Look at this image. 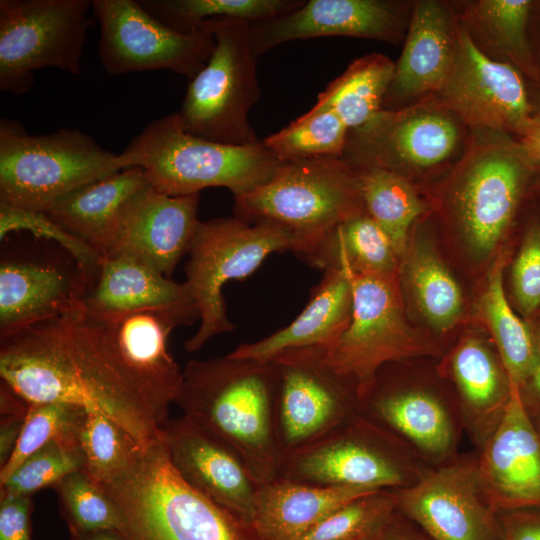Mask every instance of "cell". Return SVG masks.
<instances>
[{"mask_svg":"<svg viewBox=\"0 0 540 540\" xmlns=\"http://www.w3.org/2000/svg\"><path fill=\"white\" fill-rule=\"evenodd\" d=\"M0 376L31 403H66L110 418L142 447L161 423L113 354L100 319L79 306L2 336Z\"/></svg>","mask_w":540,"mask_h":540,"instance_id":"cell-1","label":"cell"},{"mask_svg":"<svg viewBox=\"0 0 540 540\" xmlns=\"http://www.w3.org/2000/svg\"><path fill=\"white\" fill-rule=\"evenodd\" d=\"M276 363L227 354L189 360L176 404L245 462L259 484L280 475L283 455L276 428Z\"/></svg>","mask_w":540,"mask_h":540,"instance_id":"cell-2","label":"cell"},{"mask_svg":"<svg viewBox=\"0 0 540 540\" xmlns=\"http://www.w3.org/2000/svg\"><path fill=\"white\" fill-rule=\"evenodd\" d=\"M539 173L513 136L474 133L438 194L443 216L472 257L485 260L502 251Z\"/></svg>","mask_w":540,"mask_h":540,"instance_id":"cell-3","label":"cell"},{"mask_svg":"<svg viewBox=\"0 0 540 540\" xmlns=\"http://www.w3.org/2000/svg\"><path fill=\"white\" fill-rule=\"evenodd\" d=\"M99 485L118 509L123 540H261L251 523L177 473L161 431L129 468Z\"/></svg>","mask_w":540,"mask_h":540,"instance_id":"cell-4","label":"cell"},{"mask_svg":"<svg viewBox=\"0 0 540 540\" xmlns=\"http://www.w3.org/2000/svg\"><path fill=\"white\" fill-rule=\"evenodd\" d=\"M119 157L124 169L142 168L149 185L171 196L209 187L242 196L270 181L281 164L263 142L236 146L194 136L184 130L177 112L147 124Z\"/></svg>","mask_w":540,"mask_h":540,"instance_id":"cell-5","label":"cell"},{"mask_svg":"<svg viewBox=\"0 0 540 540\" xmlns=\"http://www.w3.org/2000/svg\"><path fill=\"white\" fill-rule=\"evenodd\" d=\"M123 169L119 154L80 130L32 135L0 120V203L46 213L74 190Z\"/></svg>","mask_w":540,"mask_h":540,"instance_id":"cell-6","label":"cell"},{"mask_svg":"<svg viewBox=\"0 0 540 540\" xmlns=\"http://www.w3.org/2000/svg\"><path fill=\"white\" fill-rule=\"evenodd\" d=\"M473 139L474 133L434 95L398 109H382L349 130L341 158L354 169H384L416 186V179L445 177Z\"/></svg>","mask_w":540,"mask_h":540,"instance_id":"cell-7","label":"cell"},{"mask_svg":"<svg viewBox=\"0 0 540 540\" xmlns=\"http://www.w3.org/2000/svg\"><path fill=\"white\" fill-rule=\"evenodd\" d=\"M304 240L288 228L269 221L248 223L237 217L200 221L185 264L188 288L200 314V326L185 342L196 352L212 337L230 332L235 324L226 313L223 287L244 280L273 253L295 255Z\"/></svg>","mask_w":540,"mask_h":540,"instance_id":"cell-8","label":"cell"},{"mask_svg":"<svg viewBox=\"0 0 540 540\" xmlns=\"http://www.w3.org/2000/svg\"><path fill=\"white\" fill-rule=\"evenodd\" d=\"M414 359L383 365L360 394L358 413L403 441L427 465L439 466L460 453L464 427L438 366L414 368Z\"/></svg>","mask_w":540,"mask_h":540,"instance_id":"cell-9","label":"cell"},{"mask_svg":"<svg viewBox=\"0 0 540 540\" xmlns=\"http://www.w3.org/2000/svg\"><path fill=\"white\" fill-rule=\"evenodd\" d=\"M199 25L213 34L215 48L206 65L189 80L177 112L182 127L215 143L260 144L262 140L257 138L248 120L250 109L261 95L249 23L216 18Z\"/></svg>","mask_w":540,"mask_h":540,"instance_id":"cell-10","label":"cell"},{"mask_svg":"<svg viewBox=\"0 0 540 540\" xmlns=\"http://www.w3.org/2000/svg\"><path fill=\"white\" fill-rule=\"evenodd\" d=\"M234 199L235 217L280 224L304 246L365 211L355 170L337 156L281 161L270 181Z\"/></svg>","mask_w":540,"mask_h":540,"instance_id":"cell-11","label":"cell"},{"mask_svg":"<svg viewBox=\"0 0 540 540\" xmlns=\"http://www.w3.org/2000/svg\"><path fill=\"white\" fill-rule=\"evenodd\" d=\"M430 466L395 435L359 413L283 457L279 478L372 490L414 485Z\"/></svg>","mask_w":540,"mask_h":540,"instance_id":"cell-12","label":"cell"},{"mask_svg":"<svg viewBox=\"0 0 540 540\" xmlns=\"http://www.w3.org/2000/svg\"><path fill=\"white\" fill-rule=\"evenodd\" d=\"M345 273L352 287L350 322L334 342L316 348L329 365L356 380L360 394L387 363L442 355L407 323L398 275Z\"/></svg>","mask_w":540,"mask_h":540,"instance_id":"cell-13","label":"cell"},{"mask_svg":"<svg viewBox=\"0 0 540 540\" xmlns=\"http://www.w3.org/2000/svg\"><path fill=\"white\" fill-rule=\"evenodd\" d=\"M90 0L0 1V91H30L36 70L52 67L73 76L89 28Z\"/></svg>","mask_w":540,"mask_h":540,"instance_id":"cell-14","label":"cell"},{"mask_svg":"<svg viewBox=\"0 0 540 540\" xmlns=\"http://www.w3.org/2000/svg\"><path fill=\"white\" fill-rule=\"evenodd\" d=\"M92 12L100 25V62L112 76L169 70L191 80L215 48L204 26L174 30L136 0H92Z\"/></svg>","mask_w":540,"mask_h":540,"instance_id":"cell-15","label":"cell"},{"mask_svg":"<svg viewBox=\"0 0 540 540\" xmlns=\"http://www.w3.org/2000/svg\"><path fill=\"white\" fill-rule=\"evenodd\" d=\"M273 361L279 376L276 428L283 457L358 414V383L329 365L318 348L287 350Z\"/></svg>","mask_w":540,"mask_h":540,"instance_id":"cell-16","label":"cell"},{"mask_svg":"<svg viewBox=\"0 0 540 540\" xmlns=\"http://www.w3.org/2000/svg\"><path fill=\"white\" fill-rule=\"evenodd\" d=\"M397 509L433 540H504L478 473V451L430 466L412 486L393 490Z\"/></svg>","mask_w":540,"mask_h":540,"instance_id":"cell-17","label":"cell"},{"mask_svg":"<svg viewBox=\"0 0 540 540\" xmlns=\"http://www.w3.org/2000/svg\"><path fill=\"white\" fill-rule=\"evenodd\" d=\"M435 96L473 133L515 137L535 111L525 77L480 51L459 20L454 64Z\"/></svg>","mask_w":540,"mask_h":540,"instance_id":"cell-18","label":"cell"},{"mask_svg":"<svg viewBox=\"0 0 540 540\" xmlns=\"http://www.w3.org/2000/svg\"><path fill=\"white\" fill-rule=\"evenodd\" d=\"M413 2L396 0H309L281 17L249 24L254 56L293 40L347 36L399 45Z\"/></svg>","mask_w":540,"mask_h":540,"instance_id":"cell-19","label":"cell"},{"mask_svg":"<svg viewBox=\"0 0 540 540\" xmlns=\"http://www.w3.org/2000/svg\"><path fill=\"white\" fill-rule=\"evenodd\" d=\"M172 466L192 487L251 523L261 484L227 443L182 415L161 427Z\"/></svg>","mask_w":540,"mask_h":540,"instance_id":"cell-20","label":"cell"},{"mask_svg":"<svg viewBox=\"0 0 540 540\" xmlns=\"http://www.w3.org/2000/svg\"><path fill=\"white\" fill-rule=\"evenodd\" d=\"M97 317L114 355L163 426L183 379V370L168 350L169 335L180 323L155 310Z\"/></svg>","mask_w":540,"mask_h":540,"instance_id":"cell-21","label":"cell"},{"mask_svg":"<svg viewBox=\"0 0 540 540\" xmlns=\"http://www.w3.org/2000/svg\"><path fill=\"white\" fill-rule=\"evenodd\" d=\"M458 35L454 6L438 0L413 2L402 53L382 109H398L437 95L452 70Z\"/></svg>","mask_w":540,"mask_h":540,"instance_id":"cell-22","label":"cell"},{"mask_svg":"<svg viewBox=\"0 0 540 540\" xmlns=\"http://www.w3.org/2000/svg\"><path fill=\"white\" fill-rule=\"evenodd\" d=\"M199 195L171 196L148 184L127 204L107 256H128L171 278L200 222Z\"/></svg>","mask_w":540,"mask_h":540,"instance_id":"cell-23","label":"cell"},{"mask_svg":"<svg viewBox=\"0 0 540 540\" xmlns=\"http://www.w3.org/2000/svg\"><path fill=\"white\" fill-rule=\"evenodd\" d=\"M477 451L480 481L497 511L540 507V433L516 386L502 421Z\"/></svg>","mask_w":540,"mask_h":540,"instance_id":"cell-24","label":"cell"},{"mask_svg":"<svg viewBox=\"0 0 540 540\" xmlns=\"http://www.w3.org/2000/svg\"><path fill=\"white\" fill-rule=\"evenodd\" d=\"M455 395L464 433L481 450L502 421L515 386L494 345L462 338L438 365Z\"/></svg>","mask_w":540,"mask_h":540,"instance_id":"cell-25","label":"cell"},{"mask_svg":"<svg viewBox=\"0 0 540 540\" xmlns=\"http://www.w3.org/2000/svg\"><path fill=\"white\" fill-rule=\"evenodd\" d=\"M78 306L97 316L162 311L174 316L181 326L200 320L184 282H176L124 255L101 256Z\"/></svg>","mask_w":540,"mask_h":540,"instance_id":"cell-26","label":"cell"},{"mask_svg":"<svg viewBox=\"0 0 540 540\" xmlns=\"http://www.w3.org/2000/svg\"><path fill=\"white\" fill-rule=\"evenodd\" d=\"M85 286L80 269L68 272L52 264L2 260L0 337L75 308Z\"/></svg>","mask_w":540,"mask_h":540,"instance_id":"cell-27","label":"cell"},{"mask_svg":"<svg viewBox=\"0 0 540 540\" xmlns=\"http://www.w3.org/2000/svg\"><path fill=\"white\" fill-rule=\"evenodd\" d=\"M148 184L142 168L129 167L74 190L45 214L107 256L114 248L127 204Z\"/></svg>","mask_w":540,"mask_h":540,"instance_id":"cell-28","label":"cell"},{"mask_svg":"<svg viewBox=\"0 0 540 540\" xmlns=\"http://www.w3.org/2000/svg\"><path fill=\"white\" fill-rule=\"evenodd\" d=\"M352 314V287L345 272H324L301 313L288 325L255 342L242 343L231 354L260 362L300 348L325 347L345 330Z\"/></svg>","mask_w":540,"mask_h":540,"instance_id":"cell-29","label":"cell"},{"mask_svg":"<svg viewBox=\"0 0 540 540\" xmlns=\"http://www.w3.org/2000/svg\"><path fill=\"white\" fill-rule=\"evenodd\" d=\"M374 491L277 478L260 485L251 524L261 540H299L338 507Z\"/></svg>","mask_w":540,"mask_h":540,"instance_id":"cell-30","label":"cell"},{"mask_svg":"<svg viewBox=\"0 0 540 540\" xmlns=\"http://www.w3.org/2000/svg\"><path fill=\"white\" fill-rule=\"evenodd\" d=\"M533 6L529 0H475L454 9L480 51L513 66L535 84L540 81V63L528 37Z\"/></svg>","mask_w":540,"mask_h":540,"instance_id":"cell-31","label":"cell"},{"mask_svg":"<svg viewBox=\"0 0 540 540\" xmlns=\"http://www.w3.org/2000/svg\"><path fill=\"white\" fill-rule=\"evenodd\" d=\"M296 255L324 272L396 276L400 263L390 238L366 211L318 236Z\"/></svg>","mask_w":540,"mask_h":540,"instance_id":"cell-32","label":"cell"},{"mask_svg":"<svg viewBox=\"0 0 540 540\" xmlns=\"http://www.w3.org/2000/svg\"><path fill=\"white\" fill-rule=\"evenodd\" d=\"M398 271L405 292L425 321L436 331L450 330L463 311V296L430 243L409 241Z\"/></svg>","mask_w":540,"mask_h":540,"instance_id":"cell-33","label":"cell"},{"mask_svg":"<svg viewBox=\"0 0 540 540\" xmlns=\"http://www.w3.org/2000/svg\"><path fill=\"white\" fill-rule=\"evenodd\" d=\"M509 255L508 250H502L493 263L480 311L512 384L519 388L532 371L537 343L531 324L516 313L504 291L503 272Z\"/></svg>","mask_w":540,"mask_h":540,"instance_id":"cell-34","label":"cell"},{"mask_svg":"<svg viewBox=\"0 0 540 540\" xmlns=\"http://www.w3.org/2000/svg\"><path fill=\"white\" fill-rule=\"evenodd\" d=\"M395 71V62L381 53L355 59L318 97L311 112L331 111L349 130L382 110Z\"/></svg>","mask_w":540,"mask_h":540,"instance_id":"cell-35","label":"cell"},{"mask_svg":"<svg viewBox=\"0 0 540 540\" xmlns=\"http://www.w3.org/2000/svg\"><path fill=\"white\" fill-rule=\"evenodd\" d=\"M354 170L366 213L388 235L400 260L413 225L428 210L426 201L416 186L396 173L380 168Z\"/></svg>","mask_w":540,"mask_h":540,"instance_id":"cell-36","label":"cell"},{"mask_svg":"<svg viewBox=\"0 0 540 540\" xmlns=\"http://www.w3.org/2000/svg\"><path fill=\"white\" fill-rule=\"evenodd\" d=\"M303 0H139L156 19L180 32L195 30L209 19L228 18L249 24L288 14Z\"/></svg>","mask_w":540,"mask_h":540,"instance_id":"cell-37","label":"cell"},{"mask_svg":"<svg viewBox=\"0 0 540 540\" xmlns=\"http://www.w3.org/2000/svg\"><path fill=\"white\" fill-rule=\"evenodd\" d=\"M78 444L83 457L82 470L98 484L129 468L144 449L116 422L88 410L79 428Z\"/></svg>","mask_w":540,"mask_h":540,"instance_id":"cell-38","label":"cell"},{"mask_svg":"<svg viewBox=\"0 0 540 540\" xmlns=\"http://www.w3.org/2000/svg\"><path fill=\"white\" fill-rule=\"evenodd\" d=\"M348 132V127L335 113L308 111L262 142L281 161L341 157Z\"/></svg>","mask_w":540,"mask_h":540,"instance_id":"cell-39","label":"cell"},{"mask_svg":"<svg viewBox=\"0 0 540 540\" xmlns=\"http://www.w3.org/2000/svg\"><path fill=\"white\" fill-rule=\"evenodd\" d=\"M53 488L70 535L100 530L118 531L121 520L115 503L83 470L70 473Z\"/></svg>","mask_w":540,"mask_h":540,"instance_id":"cell-40","label":"cell"},{"mask_svg":"<svg viewBox=\"0 0 540 540\" xmlns=\"http://www.w3.org/2000/svg\"><path fill=\"white\" fill-rule=\"evenodd\" d=\"M397 509L393 490H378L338 507L299 540H369Z\"/></svg>","mask_w":540,"mask_h":540,"instance_id":"cell-41","label":"cell"},{"mask_svg":"<svg viewBox=\"0 0 540 540\" xmlns=\"http://www.w3.org/2000/svg\"><path fill=\"white\" fill-rule=\"evenodd\" d=\"M83 469L78 439L52 440L29 455L0 483V496H32L54 487L65 476Z\"/></svg>","mask_w":540,"mask_h":540,"instance_id":"cell-42","label":"cell"},{"mask_svg":"<svg viewBox=\"0 0 540 540\" xmlns=\"http://www.w3.org/2000/svg\"><path fill=\"white\" fill-rule=\"evenodd\" d=\"M86 409L66 403H31L8 462L0 468V483L33 452L52 440L78 439Z\"/></svg>","mask_w":540,"mask_h":540,"instance_id":"cell-43","label":"cell"},{"mask_svg":"<svg viewBox=\"0 0 540 540\" xmlns=\"http://www.w3.org/2000/svg\"><path fill=\"white\" fill-rule=\"evenodd\" d=\"M523 221L510 287L516 311L529 322L540 312V206L530 208Z\"/></svg>","mask_w":540,"mask_h":540,"instance_id":"cell-44","label":"cell"},{"mask_svg":"<svg viewBox=\"0 0 540 540\" xmlns=\"http://www.w3.org/2000/svg\"><path fill=\"white\" fill-rule=\"evenodd\" d=\"M25 230L62 246L74 259L88 282L96 273L101 255L43 212L0 203V239L8 233Z\"/></svg>","mask_w":540,"mask_h":540,"instance_id":"cell-45","label":"cell"},{"mask_svg":"<svg viewBox=\"0 0 540 540\" xmlns=\"http://www.w3.org/2000/svg\"><path fill=\"white\" fill-rule=\"evenodd\" d=\"M32 496H0V540H31Z\"/></svg>","mask_w":540,"mask_h":540,"instance_id":"cell-46","label":"cell"},{"mask_svg":"<svg viewBox=\"0 0 540 540\" xmlns=\"http://www.w3.org/2000/svg\"><path fill=\"white\" fill-rule=\"evenodd\" d=\"M504 540H540V507L499 512Z\"/></svg>","mask_w":540,"mask_h":540,"instance_id":"cell-47","label":"cell"},{"mask_svg":"<svg viewBox=\"0 0 540 540\" xmlns=\"http://www.w3.org/2000/svg\"><path fill=\"white\" fill-rule=\"evenodd\" d=\"M529 323L536 337V359L530 375L517 392L526 415L540 433V312Z\"/></svg>","mask_w":540,"mask_h":540,"instance_id":"cell-48","label":"cell"},{"mask_svg":"<svg viewBox=\"0 0 540 540\" xmlns=\"http://www.w3.org/2000/svg\"><path fill=\"white\" fill-rule=\"evenodd\" d=\"M369 540H433L398 509Z\"/></svg>","mask_w":540,"mask_h":540,"instance_id":"cell-49","label":"cell"},{"mask_svg":"<svg viewBox=\"0 0 540 540\" xmlns=\"http://www.w3.org/2000/svg\"><path fill=\"white\" fill-rule=\"evenodd\" d=\"M530 163L540 171V110H535L514 137Z\"/></svg>","mask_w":540,"mask_h":540,"instance_id":"cell-50","label":"cell"},{"mask_svg":"<svg viewBox=\"0 0 540 540\" xmlns=\"http://www.w3.org/2000/svg\"><path fill=\"white\" fill-rule=\"evenodd\" d=\"M26 414L1 415L0 468L8 462L16 447L25 422Z\"/></svg>","mask_w":540,"mask_h":540,"instance_id":"cell-51","label":"cell"},{"mask_svg":"<svg viewBox=\"0 0 540 540\" xmlns=\"http://www.w3.org/2000/svg\"><path fill=\"white\" fill-rule=\"evenodd\" d=\"M70 540H123L117 530H100L81 535H70Z\"/></svg>","mask_w":540,"mask_h":540,"instance_id":"cell-52","label":"cell"},{"mask_svg":"<svg viewBox=\"0 0 540 540\" xmlns=\"http://www.w3.org/2000/svg\"><path fill=\"white\" fill-rule=\"evenodd\" d=\"M529 90L535 110H540V81L530 84Z\"/></svg>","mask_w":540,"mask_h":540,"instance_id":"cell-53","label":"cell"},{"mask_svg":"<svg viewBox=\"0 0 540 540\" xmlns=\"http://www.w3.org/2000/svg\"><path fill=\"white\" fill-rule=\"evenodd\" d=\"M534 194L537 197H540V173L538 174L535 183H534Z\"/></svg>","mask_w":540,"mask_h":540,"instance_id":"cell-54","label":"cell"},{"mask_svg":"<svg viewBox=\"0 0 540 540\" xmlns=\"http://www.w3.org/2000/svg\"><path fill=\"white\" fill-rule=\"evenodd\" d=\"M537 57H538V61H539V63H540V52H539V54H538Z\"/></svg>","mask_w":540,"mask_h":540,"instance_id":"cell-55","label":"cell"}]
</instances>
